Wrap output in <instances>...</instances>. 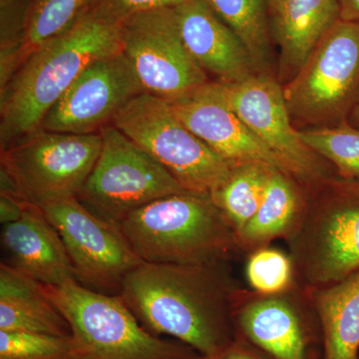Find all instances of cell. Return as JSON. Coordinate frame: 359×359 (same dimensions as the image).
Listing matches in <instances>:
<instances>
[{"label":"cell","mask_w":359,"mask_h":359,"mask_svg":"<svg viewBox=\"0 0 359 359\" xmlns=\"http://www.w3.org/2000/svg\"><path fill=\"white\" fill-rule=\"evenodd\" d=\"M219 355H215V356H203L202 355V356H200V358L198 359H217V358H218Z\"/></svg>","instance_id":"cell-34"},{"label":"cell","mask_w":359,"mask_h":359,"mask_svg":"<svg viewBox=\"0 0 359 359\" xmlns=\"http://www.w3.org/2000/svg\"><path fill=\"white\" fill-rule=\"evenodd\" d=\"M241 290L229 262H144L126 276L120 297L151 334L173 337L200 355L215 356L233 346L231 323Z\"/></svg>","instance_id":"cell-1"},{"label":"cell","mask_w":359,"mask_h":359,"mask_svg":"<svg viewBox=\"0 0 359 359\" xmlns=\"http://www.w3.org/2000/svg\"><path fill=\"white\" fill-rule=\"evenodd\" d=\"M268 4L269 15H273L278 11V7L283 4V0H266Z\"/></svg>","instance_id":"cell-33"},{"label":"cell","mask_w":359,"mask_h":359,"mask_svg":"<svg viewBox=\"0 0 359 359\" xmlns=\"http://www.w3.org/2000/svg\"><path fill=\"white\" fill-rule=\"evenodd\" d=\"M122 52L120 23L89 13L30 54L0 87V147L40 129L43 118L90 65Z\"/></svg>","instance_id":"cell-2"},{"label":"cell","mask_w":359,"mask_h":359,"mask_svg":"<svg viewBox=\"0 0 359 359\" xmlns=\"http://www.w3.org/2000/svg\"><path fill=\"white\" fill-rule=\"evenodd\" d=\"M306 203V187L292 175L273 169L259 210L238 233L241 252L250 255L276 238L287 240L302 219Z\"/></svg>","instance_id":"cell-20"},{"label":"cell","mask_w":359,"mask_h":359,"mask_svg":"<svg viewBox=\"0 0 359 359\" xmlns=\"http://www.w3.org/2000/svg\"><path fill=\"white\" fill-rule=\"evenodd\" d=\"M111 124L157 161L187 192L211 196L235 166L187 128L168 101L146 92L130 100Z\"/></svg>","instance_id":"cell-7"},{"label":"cell","mask_w":359,"mask_h":359,"mask_svg":"<svg viewBox=\"0 0 359 359\" xmlns=\"http://www.w3.org/2000/svg\"><path fill=\"white\" fill-rule=\"evenodd\" d=\"M212 84L226 105L287 163L306 189L332 176V165L304 143L292 124L283 85L276 77L255 73L240 81Z\"/></svg>","instance_id":"cell-12"},{"label":"cell","mask_w":359,"mask_h":359,"mask_svg":"<svg viewBox=\"0 0 359 359\" xmlns=\"http://www.w3.org/2000/svg\"><path fill=\"white\" fill-rule=\"evenodd\" d=\"M69 359H73V358H69Z\"/></svg>","instance_id":"cell-35"},{"label":"cell","mask_w":359,"mask_h":359,"mask_svg":"<svg viewBox=\"0 0 359 359\" xmlns=\"http://www.w3.org/2000/svg\"><path fill=\"white\" fill-rule=\"evenodd\" d=\"M169 104L187 128L231 164L259 163L294 177L287 163L226 105L212 81Z\"/></svg>","instance_id":"cell-14"},{"label":"cell","mask_w":359,"mask_h":359,"mask_svg":"<svg viewBox=\"0 0 359 359\" xmlns=\"http://www.w3.org/2000/svg\"><path fill=\"white\" fill-rule=\"evenodd\" d=\"M120 228L145 263L205 264L240 254L237 236L211 196H166L130 214Z\"/></svg>","instance_id":"cell-3"},{"label":"cell","mask_w":359,"mask_h":359,"mask_svg":"<svg viewBox=\"0 0 359 359\" xmlns=\"http://www.w3.org/2000/svg\"><path fill=\"white\" fill-rule=\"evenodd\" d=\"M1 245L8 257L6 264L42 285L76 280L62 238L39 205L26 203L20 219L4 224Z\"/></svg>","instance_id":"cell-16"},{"label":"cell","mask_w":359,"mask_h":359,"mask_svg":"<svg viewBox=\"0 0 359 359\" xmlns=\"http://www.w3.org/2000/svg\"><path fill=\"white\" fill-rule=\"evenodd\" d=\"M143 86L122 52L90 65L43 118L40 129L71 134L98 133Z\"/></svg>","instance_id":"cell-13"},{"label":"cell","mask_w":359,"mask_h":359,"mask_svg":"<svg viewBox=\"0 0 359 359\" xmlns=\"http://www.w3.org/2000/svg\"><path fill=\"white\" fill-rule=\"evenodd\" d=\"M340 20L339 0H283L271 16L278 46L276 79L289 82L321 39Z\"/></svg>","instance_id":"cell-17"},{"label":"cell","mask_w":359,"mask_h":359,"mask_svg":"<svg viewBox=\"0 0 359 359\" xmlns=\"http://www.w3.org/2000/svg\"><path fill=\"white\" fill-rule=\"evenodd\" d=\"M340 20L359 22V0H339Z\"/></svg>","instance_id":"cell-30"},{"label":"cell","mask_w":359,"mask_h":359,"mask_svg":"<svg viewBox=\"0 0 359 359\" xmlns=\"http://www.w3.org/2000/svg\"><path fill=\"white\" fill-rule=\"evenodd\" d=\"M247 278L257 294H282L294 283V266L290 256L280 250L266 247L250 255Z\"/></svg>","instance_id":"cell-26"},{"label":"cell","mask_w":359,"mask_h":359,"mask_svg":"<svg viewBox=\"0 0 359 359\" xmlns=\"http://www.w3.org/2000/svg\"><path fill=\"white\" fill-rule=\"evenodd\" d=\"M313 152L327 160L341 178L359 180V129L348 122L327 128L299 131Z\"/></svg>","instance_id":"cell-25"},{"label":"cell","mask_w":359,"mask_h":359,"mask_svg":"<svg viewBox=\"0 0 359 359\" xmlns=\"http://www.w3.org/2000/svg\"><path fill=\"white\" fill-rule=\"evenodd\" d=\"M173 9L186 48L214 81L230 83L257 73L242 40L205 0H186Z\"/></svg>","instance_id":"cell-15"},{"label":"cell","mask_w":359,"mask_h":359,"mask_svg":"<svg viewBox=\"0 0 359 359\" xmlns=\"http://www.w3.org/2000/svg\"><path fill=\"white\" fill-rule=\"evenodd\" d=\"M283 91L299 131L347 122L359 103V22L337 21Z\"/></svg>","instance_id":"cell-6"},{"label":"cell","mask_w":359,"mask_h":359,"mask_svg":"<svg viewBox=\"0 0 359 359\" xmlns=\"http://www.w3.org/2000/svg\"><path fill=\"white\" fill-rule=\"evenodd\" d=\"M241 290L235 320L245 337L275 359H308L301 318L285 292L247 299Z\"/></svg>","instance_id":"cell-18"},{"label":"cell","mask_w":359,"mask_h":359,"mask_svg":"<svg viewBox=\"0 0 359 359\" xmlns=\"http://www.w3.org/2000/svg\"><path fill=\"white\" fill-rule=\"evenodd\" d=\"M44 292L71 330L73 359H198L179 340L149 332L120 295L86 289L76 280L45 285Z\"/></svg>","instance_id":"cell-5"},{"label":"cell","mask_w":359,"mask_h":359,"mask_svg":"<svg viewBox=\"0 0 359 359\" xmlns=\"http://www.w3.org/2000/svg\"><path fill=\"white\" fill-rule=\"evenodd\" d=\"M71 337L0 330V359H69Z\"/></svg>","instance_id":"cell-27"},{"label":"cell","mask_w":359,"mask_h":359,"mask_svg":"<svg viewBox=\"0 0 359 359\" xmlns=\"http://www.w3.org/2000/svg\"><path fill=\"white\" fill-rule=\"evenodd\" d=\"M217 359H259L256 356L252 355L244 349L241 348L235 344L229 347L223 353L219 354Z\"/></svg>","instance_id":"cell-31"},{"label":"cell","mask_w":359,"mask_h":359,"mask_svg":"<svg viewBox=\"0 0 359 359\" xmlns=\"http://www.w3.org/2000/svg\"><path fill=\"white\" fill-rule=\"evenodd\" d=\"M349 125L354 127V128L359 129V103L354 108L351 114L349 115L348 120H347Z\"/></svg>","instance_id":"cell-32"},{"label":"cell","mask_w":359,"mask_h":359,"mask_svg":"<svg viewBox=\"0 0 359 359\" xmlns=\"http://www.w3.org/2000/svg\"><path fill=\"white\" fill-rule=\"evenodd\" d=\"M100 134V155L76 197L99 218L120 226L144 205L187 192L164 167L114 125L103 127Z\"/></svg>","instance_id":"cell-9"},{"label":"cell","mask_w":359,"mask_h":359,"mask_svg":"<svg viewBox=\"0 0 359 359\" xmlns=\"http://www.w3.org/2000/svg\"><path fill=\"white\" fill-rule=\"evenodd\" d=\"M215 13L238 35L257 73L276 77L271 15L266 0H205Z\"/></svg>","instance_id":"cell-22"},{"label":"cell","mask_w":359,"mask_h":359,"mask_svg":"<svg viewBox=\"0 0 359 359\" xmlns=\"http://www.w3.org/2000/svg\"><path fill=\"white\" fill-rule=\"evenodd\" d=\"M0 330L71 337L69 323L43 285L6 263L0 264Z\"/></svg>","instance_id":"cell-19"},{"label":"cell","mask_w":359,"mask_h":359,"mask_svg":"<svg viewBox=\"0 0 359 359\" xmlns=\"http://www.w3.org/2000/svg\"><path fill=\"white\" fill-rule=\"evenodd\" d=\"M120 33L123 53L146 93L170 102L211 81L186 48L173 8L135 13L120 22Z\"/></svg>","instance_id":"cell-10"},{"label":"cell","mask_w":359,"mask_h":359,"mask_svg":"<svg viewBox=\"0 0 359 359\" xmlns=\"http://www.w3.org/2000/svg\"><path fill=\"white\" fill-rule=\"evenodd\" d=\"M186 0H96L90 13L102 20L120 23L135 13L174 8Z\"/></svg>","instance_id":"cell-28"},{"label":"cell","mask_w":359,"mask_h":359,"mask_svg":"<svg viewBox=\"0 0 359 359\" xmlns=\"http://www.w3.org/2000/svg\"><path fill=\"white\" fill-rule=\"evenodd\" d=\"M25 201L13 196L0 194V219L1 224L11 223L20 219L26 205Z\"/></svg>","instance_id":"cell-29"},{"label":"cell","mask_w":359,"mask_h":359,"mask_svg":"<svg viewBox=\"0 0 359 359\" xmlns=\"http://www.w3.org/2000/svg\"><path fill=\"white\" fill-rule=\"evenodd\" d=\"M306 294L359 271V180L335 174L306 189L304 214L287 238Z\"/></svg>","instance_id":"cell-4"},{"label":"cell","mask_w":359,"mask_h":359,"mask_svg":"<svg viewBox=\"0 0 359 359\" xmlns=\"http://www.w3.org/2000/svg\"><path fill=\"white\" fill-rule=\"evenodd\" d=\"M102 147L100 132L71 134L37 130L1 150V171L18 195L41 205L77 197Z\"/></svg>","instance_id":"cell-8"},{"label":"cell","mask_w":359,"mask_h":359,"mask_svg":"<svg viewBox=\"0 0 359 359\" xmlns=\"http://www.w3.org/2000/svg\"><path fill=\"white\" fill-rule=\"evenodd\" d=\"M273 169L259 163L235 165L228 178L212 191V200L228 219L236 236L259 210Z\"/></svg>","instance_id":"cell-24"},{"label":"cell","mask_w":359,"mask_h":359,"mask_svg":"<svg viewBox=\"0 0 359 359\" xmlns=\"http://www.w3.org/2000/svg\"><path fill=\"white\" fill-rule=\"evenodd\" d=\"M96 0H29L11 76L20 65L52 39L65 34L91 11ZM11 79V78H9Z\"/></svg>","instance_id":"cell-23"},{"label":"cell","mask_w":359,"mask_h":359,"mask_svg":"<svg viewBox=\"0 0 359 359\" xmlns=\"http://www.w3.org/2000/svg\"><path fill=\"white\" fill-rule=\"evenodd\" d=\"M40 208L65 243L77 283L101 294L120 295L126 276L144 263L121 228L99 218L76 197Z\"/></svg>","instance_id":"cell-11"},{"label":"cell","mask_w":359,"mask_h":359,"mask_svg":"<svg viewBox=\"0 0 359 359\" xmlns=\"http://www.w3.org/2000/svg\"><path fill=\"white\" fill-rule=\"evenodd\" d=\"M306 294L323 327V359H359V271Z\"/></svg>","instance_id":"cell-21"}]
</instances>
